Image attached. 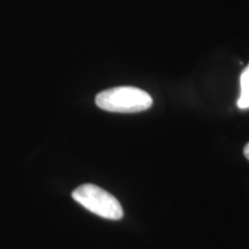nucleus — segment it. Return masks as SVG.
<instances>
[{"mask_svg":"<svg viewBox=\"0 0 249 249\" xmlns=\"http://www.w3.org/2000/svg\"><path fill=\"white\" fill-rule=\"evenodd\" d=\"M96 104L102 110L117 113H136L148 110L152 98L144 90L135 87H117L96 96Z\"/></svg>","mask_w":249,"mask_h":249,"instance_id":"f257e3e1","label":"nucleus"},{"mask_svg":"<svg viewBox=\"0 0 249 249\" xmlns=\"http://www.w3.org/2000/svg\"><path fill=\"white\" fill-rule=\"evenodd\" d=\"M73 198L90 213L111 220H119L124 217L120 202L101 187L85 183L73 192Z\"/></svg>","mask_w":249,"mask_h":249,"instance_id":"f03ea898","label":"nucleus"},{"mask_svg":"<svg viewBox=\"0 0 249 249\" xmlns=\"http://www.w3.org/2000/svg\"><path fill=\"white\" fill-rule=\"evenodd\" d=\"M240 89V97L236 104L239 108L246 110V108H249V64L241 73Z\"/></svg>","mask_w":249,"mask_h":249,"instance_id":"7ed1b4c3","label":"nucleus"},{"mask_svg":"<svg viewBox=\"0 0 249 249\" xmlns=\"http://www.w3.org/2000/svg\"><path fill=\"white\" fill-rule=\"evenodd\" d=\"M244 154H245V157L249 160V143H247V144H246V147L244 149Z\"/></svg>","mask_w":249,"mask_h":249,"instance_id":"20e7f679","label":"nucleus"}]
</instances>
